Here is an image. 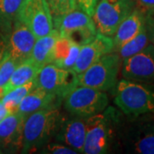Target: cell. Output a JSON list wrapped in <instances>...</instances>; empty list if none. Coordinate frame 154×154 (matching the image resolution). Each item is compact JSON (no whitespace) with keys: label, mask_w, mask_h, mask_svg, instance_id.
I'll return each mask as SVG.
<instances>
[{"label":"cell","mask_w":154,"mask_h":154,"mask_svg":"<svg viewBox=\"0 0 154 154\" xmlns=\"http://www.w3.org/2000/svg\"><path fill=\"white\" fill-rule=\"evenodd\" d=\"M6 49V40L1 34H0V60L2 59L4 53Z\"/></svg>","instance_id":"obj_31"},{"label":"cell","mask_w":154,"mask_h":154,"mask_svg":"<svg viewBox=\"0 0 154 154\" xmlns=\"http://www.w3.org/2000/svg\"><path fill=\"white\" fill-rule=\"evenodd\" d=\"M63 102L69 114L85 118L101 113L109 106L105 92L79 85L67 94Z\"/></svg>","instance_id":"obj_6"},{"label":"cell","mask_w":154,"mask_h":154,"mask_svg":"<svg viewBox=\"0 0 154 154\" xmlns=\"http://www.w3.org/2000/svg\"><path fill=\"white\" fill-rule=\"evenodd\" d=\"M113 49L114 43L112 38L98 33L92 40L81 46L72 70L76 75L82 73L100 57L112 52Z\"/></svg>","instance_id":"obj_12"},{"label":"cell","mask_w":154,"mask_h":154,"mask_svg":"<svg viewBox=\"0 0 154 154\" xmlns=\"http://www.w3.org/2000/svg\"><path fill=\"white\" fill-rule=\"evenodd\" d=\"M153 114H143L128 117L120 128V146L127 152L154 154Z\"/></svg>","instance_id":"obj_4"},{"label":"cell","mask_w":154,"mask_h":154,"mask_svg":"<svg viewBox=\"0 0 154 154\" xmlns=\"http://www.w3.org/2000/svg\"><path fill=\"white\" fill-rule=\"evenodd\" d=\"M134 0H99L94 20L97 33L112 37L121 22L134 9Z\"/></svg>","instance_id":"obj_7"},{"label":"cell","mask_w":154,"mask_h":154,"mask_svg":"<svg viewBox=\"0 0 154 154\" xmlns=\"http://www.w3.org/2000/svg\"><path fill=\"white\" fill-rule=\"evenodd\" d=\"M62 99L55 94L48 93L39 88H34L22 99L16 112L26 118L28 116L38 110L50 107L59 106Z\"/></svg>","instance_id":"obj_16"},{"label":"cell","mask_w":154,"mask_h":154,"mask_svg":"<svg viewBox=\"0 0 154 154\" xmlns=\"http://www.w3.org/2000/svg\"><path fill=\"white\" fill-rule=\"evenodd\" d=\"M144 27L145 15L138 8H134V11L121 22L114 35L112 36L114 43L113 51L136 36L143 29Z\"/></svg>","instance_id":"obj_17"},{"label":"cell","mask_w":154,"mask_h":154,"mask_svg":"<svg viewBox=\"0 0 154 154\" xmlns=\"http://www.w3.org/2000/svg\"><path fill=\"white\" fill-rule=\"evenodd\" d=\"M122 58L115 51L100 57L85 71L77 75L78 85L108 92L115 88L122 67Z\"/></svg>","instance_id":"obj_5"},{"label":"cell","mask_w":154,"mask_h":154,"mask_svg":"<svg viewBox=\"0 0 154 154\" xmlns=\"http://www.w3.org/2000/svg\"><path fill=\"white\" fill-rule=\"evenodd\" d=\"M63 119L58 106L38 110L24 118L21 152L32 153L39 151L55 137Z\"/></svg>","instance_id":"obj_2"},{"label":"cell","mask_w":154,"mask_h":154,"mask_svg":"<svg viewBox=\"0 0 154 154\" xmlns=\"http://www.w3.org/2000/svg\"><path fill=\"white\" fill-rule=\"evenodd\" d=\"M80 49V45L69 38L59 36L56 42L52 63L63 69L72 70Z\"/></svg>","instance_id":"obj_19"},{"label":"cell","mask_w":154,"mask_h":154,"mask_svg":"<svg viewBox=\"0 0 154 154\" xmlns=\"http://www.w3.org/2000/svg\"><path fill=\"white\" fill-rule=\"evenodd\" d=\"M16 19L24 24L36 38L47 35L54 29L47 0H24Z\"/></svg>","instance_id":"obj_9"},{"label":"cell","mask_w":154,"mask_h":154,"mask_svg":"<svg viewBox=\"0 0 154 154\" xmlns=\"http://www.w3.org/2000/svg\"><path fill=\"white\" fill-rule=\"evenodd\" d=\"M24 0H0V34L9 37L17 13Z\"/></svg>","instance_id":"obj_21"},{"label":"cell","mask_w":154,"mask_h":154,"mask_svg":"<svg viewBox=\"0 0 154 154\" xmlns=\"http://www.w3.org/2000/svg\"><path fill=\"white\" fill-rule=\"evenodd\" d=\"M11 114H12V112L3 104V102L0 99V122L3 121L5 118H6L8 116H10Z\"/></svg>","instance_id":"obj_30"},{"label":"cell","mask_w":154,"mask_h":154,"mask_svg":"<svg viewBox=\"0 0 154 154\" xmlns=\"http://www.w3.org/2000/svg\"><path fill=\"white\" fill-rule=\"evenodd\" d=\"M59 36L58 30L54 28L47 35L36 38L29 58L39 69L49 63H52L56 42Z\"/></svg>","instance_id":"obj_18"},{"label":"cell","mask_w":154,"mask_h":154,"mask_svg":"<svg viewBox=\"0 0 154 154\" xmlns=\"http://www.w3.org/2000/svg\"><path fill=\"white\" fill-rule=\"evenodd\" d=\"M24 118L14 112L0 122V152L15 153L22 146V127Z\"/></svg>","instance_id":"obj_15"},{"label":"cell","mask_w":154,"mask_h":154,"mask_svg":"<svg viewBox=\"0 0 154 154\" xmlns=\"http://www.w3.org/2000/svg\"><path fill=\"white\" fill-rule=\"evenodd\" d=\"M98 2L99 0H78V8L89 16L93 17Z\"/></svg>","instance_id":"obj_28"},{"label":"cell","mask_w":154,"mask_h":154,"mask_svg":"<svg viewBox=\"0 0 154 154\" xmlns=\"http://www.w3.org/2000/svg\"><path fill=\"white\" fill-rule=\"evenodd\" d=\"M145 26L148 34L150 43L154 45V11L144 13Z\"/></svg>","instance_id":"obj_27"},{"label":"cell","mask_w":154,"mask_h":154,"mask_svg":"<svg viewBox=\"0 0 154 154\" xmlns=\"http://www.w3.org/2000/svg\"><path fill=\"white\" fill-rule=\"evenodd\" d=\"M53 22L78 8V0H47Z\"/></svg>","instance_id":"obj_24"},{"label":"cell","mask_w":154,"mask_h":154,"mask_svg":"<svg viewBox=\"0 0 154 154\" xmlns=\"http://www.w3.org/2000/svg\"><path fill=\"white\" fill-rule=\"evenodd\" d=\"M149 44H150V40H149L148 34H147L146 26H145L143 29L138 33L136 36H134L125 44L122 45L121 47L116 50L115 52L120 56L122 60H123L127 57H129L140 52Z\"/></svg>","instance_id":"obj_22"},{"label":"cell","mask_w":154,"mask_h":154,"mask_svg":"<svg viewBox=\"0 0 154 154\" xmlns=\"http://www.w3.org/2000/svg\"><path fill=\"white\" fill-rule=\"evenodd\" d=\"M40 153L47 154H76L74 149L60 142H48L39 149Z\"/></svg>","instance_id":"obj_26"},{"label":"cell","mask_w":154,"mask_h":154,"mask_svg":"<svg viewBox=\"0 0 154 154\" xmlns=\"http://www.w3.org/2000/svg\"><path fill=\"white\" fill-rule=\"evenodd\" d=\"M87 134V118L74 116L63 117L56 134V140L74 149L77 153H83Z\"/></svg>","instance_id":"obj_13"},{"label":"cell","mask_w":154,"mask_h":154,"mask_svg":"<svg viewBox=\"0 0 154 154\" xmlns=\"http://www.w3.org/2000/svg\"><path fill=\"white\" fill-rule=\"evenodd\" d=\"M114 102L128 117L154 115V84L122 79L114 88Z\"/></svg>","instance_id":"obj_3"},{"label":"cell","mask_w":154,"mask_h":154,"mask_svg":"<svg viewBox=\"0 0 154 154\" xmlns=\"http://www.w3.org/2000/svg\"><path fill=\"white\" fill-rule=\"evenodd\" d=\"M53 22L60 36L81 46L92 40L98 33L93 17L81 10L76 9Z\"/></svg>","instance_id":"obj_10"},{"label":"cell","mask_w":154,"mask_h":154,"mask_svg":"<svg viewBox=\"0 0 154 154\" xmlns=\"http://www.w3.org/2000/svg\"><path fill=\"white\" fill-rule=\"evenodd\" d=\"M138 9L143 13L154 11V0H136Z\"/></svg>","instance_id":"obj_29"},{"label":"cell","mask_w":154,"mask_h":154,"mask_svg":"<svg viewBox=\"0 0 154 154\" xmlns=\"http://www.w3.org/2000/svg\"><path fill=\"white\" fill-rule=\"evenodd\" d=\"M120 112L108 106L103 112L87 118V134L83 153L105 154L120 146Z\"/></svg>","instance_id":"obj_1"},{"label":"cell","mask_w":154,"mask_h":154,"mask_svg":"<svg viewBox=\"0 0 154 154\" xmlns=\"http://www.w3.org/2000/svg\"><path fill=\"white\" fill-rule=\"evenodd\" d=\"M19 63H21L11 57L5 49L4 56L0 60V88H4L5 85L8 82L12 73Z\"/></svg>","instance_id":"obj_25"},{"label":"cell","mask_w":154,"mask_h":154,"mask_svg":"<svg viewBox=\"0 0 154 154\" xmlns=\"http://www.w3.org/2000/svg\"><path fill=\"white\" fill-rule=\"evenodd\" d=\"M34 88V82L32 81L4 94L3 97L1 98V101L12 113H14L16 112L18 105H20L22 99Z\"/></svg>","instance_id":"obj_23"},{"label":"cell","mask_w":154,"mask_h":154,"mask_svg":"<svg viewBox=\"0 0 154 154\" xmlns=\"http://www.w3.org/2000/svg\"><path fill=\"white\" fill-rule=\"evenodd\" d=\"M34 88L55 94L63 100L72 89L78 86L77 75L71 69H65L49 63L42 67L33 79Z\"/></svg>","instance_id":"obj_8"},{"label":"cell","mask_w":154,"mask_h":154,"mask_svg":"<svg viewBox=\"0 0 154 154\" xmlns=\"http://www.w3.org/2000/svg\"><path fill=\"white\" fill-rule=\"evenodd\" d=\"M3 97V88H0V99Z\"/></svg>","instance_id":"obj_32"},{"label":"cell","mask_w":154,"mask_h":154,"mask_svg":"<svg viewBox=\"0 0 154 154\" xmlns=\"http://www.w3.org/2000/svg\"><path fill=\"white\" fill-rule=\"evenodd\" d=\"M39 69H40L30 58L19 63L12 73L8 82L3 88V95L15 88L33 81Z\"/></svg>","instance_id":"obj_20"},{"label":"cell","mask_w":154,"mask_h":154,"mask_svg":"<svg viewBox=\"0 0 154 154\" xmlns=\"http://www.w3.org/2000/svg\"><path fill=\"white\" fill-rule=\"evenodd\" d=\"M36 38L24 24L16 19L6 39V51L19 63L30 57Z\"/></svg>","instance_id":"obj_14"},{"label":"cell","mask_w":154,"mask_h":154,"mask_svg":"<svg viewBox=\"0 0 154 154\" xmlns=\"http://www.w3.org/2000/svg\"><path fill=\"white\" fill-rule=\"evenodd\" d=\"M123 79L136 82L154 84V45L150 44L142 51L122 62Z\"/></svg>","instance_id":"obj_11"}]
</instances>
